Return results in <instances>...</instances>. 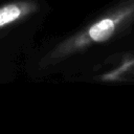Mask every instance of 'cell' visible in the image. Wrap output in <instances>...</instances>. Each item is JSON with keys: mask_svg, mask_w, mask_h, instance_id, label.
Returning <instances> with one entry per match:
<instances>
[{"mask_svg": "<svg viewBox=\"0 0 134 134\" xmlns=\"http://www.w3.org/2000/svg\"><path fill=\"white\" fill-rule=\"evenodd\" d=\"M134 25V0H125L87 27L59 43L41 61L42 67L58 64L92 45L115 38Z\"/></svg>", "mask_w": 134, "mask_h": 134, "instance_id": "1", "label": "cell"}, {"mask_svg": "<svg viewBox=\"0 0 134 134\" xmlns=\"http://www.w3.org/2000/svg\"><path fill=\"white\" fill-rule=\"evenodd\" d=\"M39 9L37 2L31 0L13 1L0 6V29L21 21Z\"/></svg>", "mask_w": 134, "mask_h": 134, "instance_id": "2", "label": "cell"}]
</instances>
